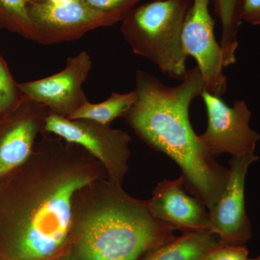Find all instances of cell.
<instances>
[{
    "instance_id": "cell-1",
    "label": "cell",
    "mask_w": 260,
    "mask_h": 260,
    "mask_svg": "<svg viewBox=\"0 0 260 260\" xmlns=\"http://www.w3.org/2000/svg\"><path fill=\"white\" fill-rule=\"evenodd\" d=\"M23 174L0 200V239L5 260H44L70 237L77 193L108 178L87 150L44 138L25 162Z\"/></svg>"
},
{
    "instance_id": "cell-2",
    "label": "cell",
    "mask_w": 260,
    "mask_h": 260,
    "mask_svg": "<svg viewBox=\"0 0 260 260\" xmlns=\"http://www.w3.org/2000/svg\"><path fill=\"white\" fill-rule=\"evenodd\" d=\"M135 90L137 100L126 121L147 144L177 162L186 189L211 209L225 189L229 169L205 150L189 121L191 102L205 90L199 68L187 70L174 87L138 70Z\"/></svg>"
},
{
    "instance_id": "cell-3",
    "label": "cell",
    "mask_w": 260,
    "mask_h": 260,
    "mask_svg": "<svg viewBox=\"0 0 260 260\" xmlns=\"http://www.w3.org/2000/svg\"><path fill=\"white\" fill-rule=\"evenodd\" d=\"M121 184L102 178L77 193L70 235L78 260H138L175 238L147 201L129 196Z\"/></svg>"
},
{
    "instance_id": "cell-4",
    "label": "cell",
    "mask_w": 260,
    "mask_h": 260,
    "mask_svg": "<svg viewBox=\"0 0 260 260\" xmlns=\"http://www.w3.org/2000/svg\"><path fill=\"white\" fill-rule=\"evenodd\" d=\"M191 2L151 0L136 5L121 20V32L133 52L174 79L183 80L188 70L181 31Z\"/></svg>"
},
{
    "instance_id": "cell-5",
    "label": "cell",
    "mask_w": 260,
    "mask_h": 260,
    "mask_svg": "<svg viewBox=\"0 0 260 260\" xmlns=\"http://www.w3.org/2000/svg\"><path fill=\"white\" fill-rule=\"evenodd\" d=\"M44 131L79 145L102 164L108 177L122 182L127 172L131 138L125 132L85 119H70L50 112Z\"/></svg>"
},
{
    "instance_id": "cell-6",
    "label": "cell",
    "mask_w": 260,
    "mask_h": 260,
    "mask_svg": "<svg viewBox=\"0 0 260 260\" xmlns=\"http://www.w3.org/2000/svg\"><path fill=\"white\" fill-rule=\"evenodd\" d=\"M203 98L208 126L198 138L205 150L212 156L229 153L232 157L254 155L260 135L249 125L251 116L244 100L234 102L229 107L220 97L203 91Z\"/></svg>"
},
{
    "instance_id": "cell-7",
    "label": "cell",
    "mask_w": 260,
    "mask_h": 260,
    "mask_svg": "<svg viewBox=\"0 0 260 260\" xmlns=\"http://www.w3.org/2000/svg\"><path fill=\"white\" fill-rule=\"evenodd\" d=\"M210 0H191L186 12L181 45L186 56L196 60L205 90L220 97L226 92L227 78L224 75L223 53L215 37V20L210 15Z\"/></svg>"
},
{
    "instance_id": "cell-8",
    "label": "cell",
    "mask_w": 260,
    "mask_h": 260,
    "mask_svg": "<svg viewBox=\"0 0 260 260\" xmlns=\"http://www.w3.org/2000/svg\"><path fill=\"white\" fill-rule=\"evenodd\" d=\"M28 11L37 30L38 41L43 44L74 40L93 29L111 26L123 20L120 15L92 9L82 0L57 5L32 3Z\"/></svg>"
},
{
    "instance_id": "cell-9",
    "label": "cell",
    "mask_w": 260,
    "mask_h": 260,
    "mask_svg": "<svg viewBox=\"0 0 260 260\" xmlns=\"http://www.w3.org/2000/svg\"><path fill=\"white\" fill-rule=\"evenodd\" d=\"M255 155L232 157L225 189L209 210V232L220 239L221 245L244 246L251 238L250 220L245 207V179Z\"/></svg>"
},
{
    "instance_id": "cell-10",
    "label": "cell",
    "mask_w": 260,
    "mask_h": 260,
    "mask_svg": "<svg viewBox=\"0 0 260 260\" xmlns=\"http://www.w3.org/2000/svg\"><path fill=\"white\" fill-rule=\"evenodd\" d=\"M92 61L86 51L69 57L59 73L18 85L27 98L45 106L51 113L68 118L88 102L82 86L91 69Z\"/></svg>"
},
{
    "instance_id": "cell-11",
    "label": "cell",
    "mask_w": 260,
    "mask_h": 260,
    "mask_svg": "<svg viewBox=\"0 0 260 260\" xmlns=\"http://www.w3.org/2000/svg\"><path fill=\"white\" fill-rule=\"evenodd\" d=\"M182 176L160 181L147 201L154 218L181 232L209 231V214L204 203L184 190Z\"/></svg>"
},
{
    "instance_id": "cell-12",
    "label": "cell",
    "mask_w": 260,
    "mask_h": 260,
    "mask_svg": "<svg viewBox=\"0 0 260 260\" xmlns=\"http://www.w3.org/2000/svg\"><path fill=\"white\" fill-rule=\"evenodd\" d=\"M45 106L30 100L28 110L7 126L0 135V177L23 165L31 155L38 133L50 114Z\"/></svg>"
},
{
    "instance_id": "cell-13",
    "label": "cell",
    "mask_w": 260,
    "mask_h": 260,
    "mask_svg": "<svg viewBox=\"0 0 260 260\" xmlns=\"http://www.w3.org/2000/svg\"><path fill=\"white\" fill-rule=\"evenodd\" d=\"M220 245L219 238L209 231L182 232L180 237L150 251L143 260H202Z\"/></svg>"
},
{
    "instance_id": "cell-14",
    "label": "cell",
    "mask_w": 260,
    "mask_h": 260,
    "mask_svg": "<svg viewBox=\"0 0 260 260\" xmlns=\"http://www.w3.org/2000/svg\"><path fill=\"white\" fill-rule=\"evenodd\" d=\"M136 100L135 90L126 93L114 92L105 102L98 104L85 102L68 119H85L109 125L116 118L125 116Z\"/></svg>"
},
{
    "instance_id": "cell-15",
    "label": "cell",
    "mask_w": 260,
    "mask_h": 260,
    "mask_svg": "<svg viewBox=\"0 0 260 260\" xmlns=\"http://www.w3.org/2000/svg\"><path fill=\"white\" fill-rule=\"evenodd\" d=\"M240 0H210L213 2L215 14L220 20L222 35L220 45L223 53L224 68L235 64L236 52L239 47L238 34L240 28L239 4Z\"/></svg>"
},
{
    "instance_id": "cell-16",
    "label": "cell",
    "mask_w": 260,
    "mask_h": 260,
    "mask_svg": "<svg viewBox=\"0 0 260 260\" xmlns=\"http://www.w3.org/2000/svg\"><path fill=\"white\" fill-rule=\"evenodd\" d=\"M30 0H0V23L17 29L34 40L39 39L37 28L29 14Z\"/></svg>"
},
{
    "instance_id": "cell-17",
    "label": "cell",
    "mask_w": 260,
    "mask_h": 260,
    "mask_svg": "<svg viewBox=\"0 0 260 260\" xmlns=\"http://www.w3.org/2000/svg\"><path fill=\"white\" fill-rule=\"evenodd\" d=\"M92 9L120 15L123 18L142 0H82Z\"/></svg>"
},
{
    "instance_id": "cell-18",
    "label": "cell",
    "mask_w": 260,
    "mask_h": 260,
    "mask_svg": "<svg viewBox=\"0 0 260 260\" xmlns=\"http://www.w3.org/2000/svg\"><path fill=\"white\" fill-rule=\"evenodd\" d=\"M16 93L13 80L0 61V112L10 109L15 102Z\"/></svg>"
},
{
    "instance_id": "cell-19",
    "label": "cell",
    "mask_w": 260,
    "mask_h": 260,
    "mask_svg": "<svg viewBox=\"0 0 260 260\" xmlns=\"http://www.w3.org/2000/svg\"><path fill=\"white\" fill-rule=\"evenodd\" d=\"M249 251L244 246L220 245L202 260H246Z\"/></svg>"
},
{
    "instance_id": "cell-20",
    "label": "cell",
    "mask_w": 260,
    "mask_h": 260,
    "mask_svg": "<svg viewBox=\"0 0 260 260\" xmlns=\"http://www.w3.org/2000/svg\"><path fill=\"white\" fill-rule=\"evenodd\" d=\"M238 13L241 21L260 25V0H240Z\"/></svg>"
},
{
    "instance_id": "cell-21",
    "label": "cell",
    "mask_w": 260,
    "mask_h": 260,
    "mask_svg": "<svg viewBox=\"0 0 260 260\" xmlns=\"http://www.w3.org/2000/svg\"><path fill=\"white\" fill-rule=\"evenodd\" d=\"M72 1V0H47L46 3H50V4L52 5H62L65 4V3H69V2Z\"/></svg>"
},
{
    "instance_id": "cell-22",
    "label": "cell",
    "mask_w": 260,
    "mask_h": 260,
    "mask_svg": "<svg viewBox=\"0 0 260 260\" xmlns=\"http://www.w3.org/2000/svg\"><path fill=\"white\" fill-rule=\"evenodd\" d=\"M59 260H75V259L71 254H66V255L62 256V257H61Z\"/></svg>"
},
{
    "instance_id": "cell-23",
    "label": "cell",
    "mask_w": 260,
    "mask_h": 260,
    "mask_svg": "<svg viewBox=\"0 0 260 260\" xmlns=\"http://www.w3.org/2000/svg\"><path fill=\"white\" fill-rule=\"evenodd\" d=\"M30 1H31L32 3H46V2H47V0H30Z\"/></svg>"
},
{
    "instance_id": "cell-24",
    "label": "cell",
    "mask_w": 260,
    "mask_h": 260,
    "mask_svg": "<svg viewBox=\"0 0 260 260\" xmlns=\"http://www.w3.org/2000/svg\"><path fill=\"white\" fill-rule=\"evenodd\" d=\"M246 260H260V256H257V257L254 258V259H249V258H248Z\"/></svg>"
}]
</instances>
